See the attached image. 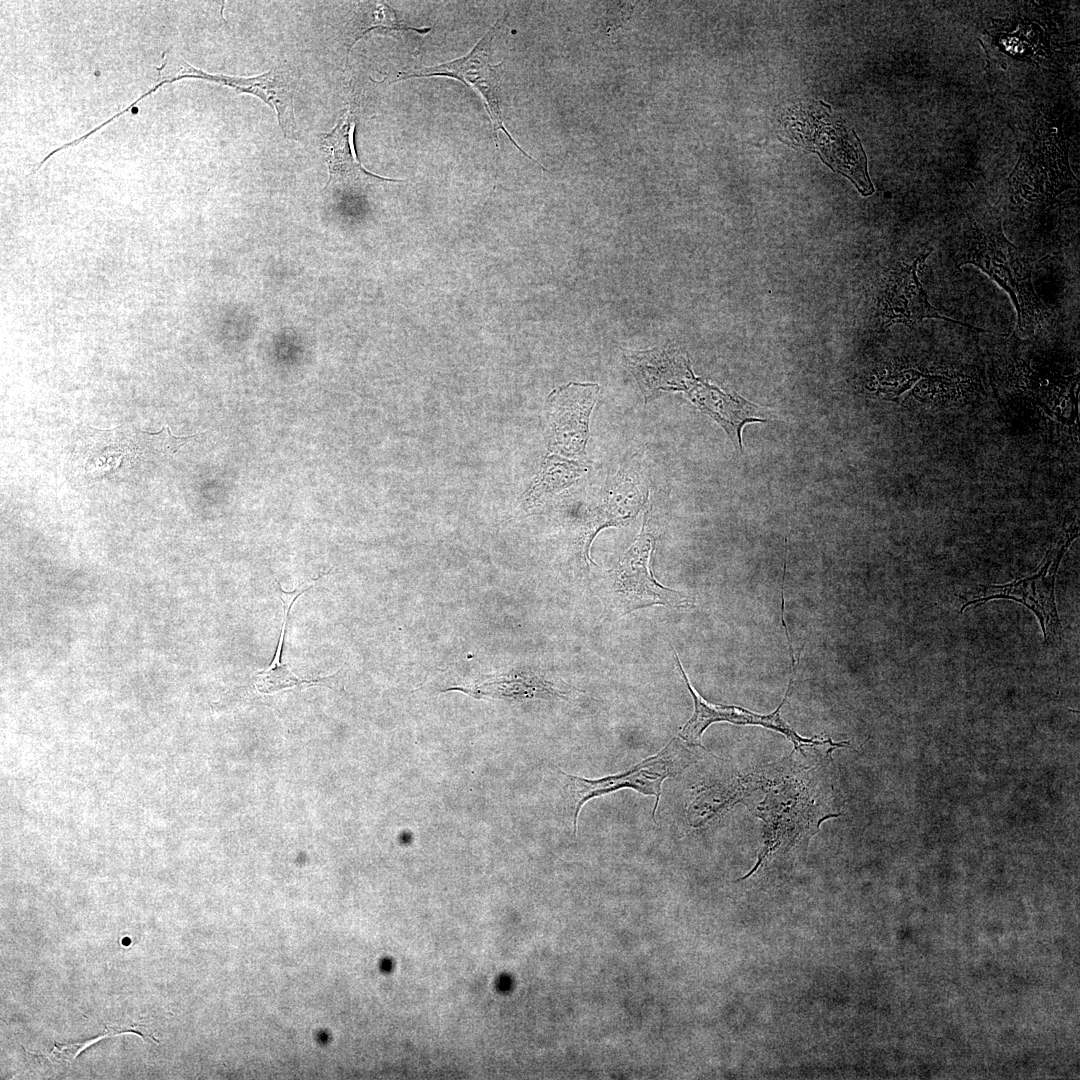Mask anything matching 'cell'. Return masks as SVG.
<instances>
[{"mask_svg": "<svg viewBox=\"0 0 1080 1080\" xmlns=\"http://www.w3.org/2000/svg\"><path fill=\"white\" fill-rule=\"evenodd\" d=\"M784 126L790 138L816 152L832 170L847 177L863 196L874 193L867 157L858 136L841 121L831 118L824 107H796L784 117Z\"/></svg>", "mask_w": 1080, "mask_h": 1080, "instance_id": "3957f363", "label": "cell"}, {"mask_svg": "<svg viewBox=\"0 0 1080 1080\" xmlns=\"http://www.w3.org/2000/svg\"><path fill=\"white\" fill-rule=\"evenodd\" d=\"M682 750L676 743V739H673L656 755L643 760L632 769L600 779L590 780L562 772L569 779L573 834L577 833L578 815L586 802L623 788H631L644 795H653L655 804L652 817L655 820L663 781L687 764L685 760L680 759Z\"/></svg>", "mask_w": 1080, "mask_h": 1080, "instance_id": "8992f818", "label": "cell"}, {"mask_svg": "<svg viewBox=\"0 0 1080 1080\" xmlns=\"http://www.w3.org/2000/svg\"><path fill=\"white\" fill-rule=\"evenodd\" d=\"M649 487L645 478L642 453L626 454L615 475L608 478L599 504L591 512L580 538L585 563L590 557L593 540L600 531L620 527L633 521L648 502Z\"/></svg>", "mask_w": 1080, "mask_h": 1080, "instance_id": "52a82bcc", "label": "cell"}, {"mask_svg": "<svg viewBox=\"0 0 1080 1080\" xmlns=\"http://www.w3.org/2000/svg\"><path fill=\"white\" fill-rule=\"evenodd\" d=\"M677 391L685 392L698 409L715 420L738 451L742 450L741 433L744 425L765 422L771 418L764 409L744 398L728 394L694 377L691 368L684 374Z\"/></svg>", "mask_w": 1080, "mask_h": 1080, "instance_id": "8fae6325", "label": "cell"}, {"mask_svg": "<svg viewBox=\"0 0 1080 1080\" xmlns=\"http://www.w3.org/2000/svg\"><path fill=\"white\" fill-rule=\"evenodd\" d=\"M587 463L589 462L581 459L556 455L545 457L537 478L525 495L527 505L542 504L552 495L584 478L590 471Z\"/></svg>", "mask_w": 1080, "mask_h": 1080, "instance_id": "9a60e30c", "label": "cell"}, {"mask_svg": "<svg viewBox=\"0 0 1080 1080\" xmlns=\"http://www.w3.org/2000/svg\"><path fill=\"white\" fill-rule=\"evenodd\" d=\"M315 582H316V580L313 583H309V584L304 583L302 587H300V588H298V589H296L294 591H291V592L284 591L281 588V585L277 582L278 595H279V597H280V599H281V601L283 603V607H284V621H283V626H282V630H281V634H280L279 643H278V646H277V649H276V652L274 654V658H273L272 662L270 663L269 667L266 670L262 671L261 673H259L256 676L255 685H256V688L258 689V691L268 694V693H273V692H276V691H279V690H282V689H285V688H292V687H295V686H302V685H306V686L309 685L310 686V685L321 684V683L324 682V680L327 679V678L300 679V678L296 677L288 669V667L285 664H282V662H281V660H282V652H283V648H284V637H285V633H286V627H287V621H288V618H289L290 609L293 606V604L295 603V601L298 599V597H300L302 594H304L306 591H308L310 588H312L314 586Z\"/></svg>", "mask_w": 1080, "mask_h": 1080, "instance_id": "2e32d148", "label": "cell"}, {"mask_svg": "<svg viewBox=\"0 0 1080 1080\" xmlns=\"http://www.w3.org/2000/svg\"><path fill=\"white\" fill-rule=\"evenodd\" d=\"M502 18L498 19L491 29L476 43L466 55L436 66L422 67L420 69H408L401 71L394 81L445 76L461 81L463 84L474 88L481 94L493 125L495 144L498 146L499 130L503 131L513 145L533 162L546 170L536 159L525 152L514 140L504 126L501 111V87L500 67L502 63L493 65L491 59V44L500 27Z\"/></svg>", "mask_w": 1080, "mask_h": 1080, "instance_id": "5b68a950", "label": "cell"}, {"mask_svg": "<svg viewBox=\"0 0 1080 1080\" xmlns=\"http://www.w3.org/2000/svg\"><path fill=\"white\" fill-rule=\"evenodd\" d=\"M184 78L202 79L228 86L238 92L255 95L275 110L278 123L285 137L297 139L293 109V88L285 73L272 69L256 77H235L208 73L183 60L178 73L163 78L157 84H154L147 91V94L150 95L166 83H172Z\"/></svg>", "mask_w": 1080, "mask_h": 1080, "instance_id": "30bf717a", "label": "cell"}, {"mask_svg": "<svg viewBox=\"0 0 1080 1080\" xmlns=\"http://www.w3.org/2000/svg\"><path fill=\"white\" fill-rule=\"evenodd\" d=\"M599 391L596 383L571 382L550 394L546 416L552 449L572 459L586 455L590 417Z\"/></svg>", "mask_w": 1080, "mask_h": 1080, "instance_id": "ba28073f", "label": "cell"}, {"mask_svg": "<svg viewBox=\"0 0 1080 1080\" xmlns=\"http://www.w3.org/2000/svg\"><path fill=\"white\" fill-rule=\"evenodd\" d=\"M929 252L922 253L914 262L902 268L897 274L887 296V316L889 322H902L913 325L925 318H937L971 327L965 323L941 315L928 301L927 295L917 275L918 265L925 260Z\"/></svg>", "mask_w": 1080, "mask_h": 1080, "instance_id": "5bb4252c", "label": "cell"}, {"mask_svg": "<svg viewBox=\"0 0 1080 1080\" xmlns=\"http://www.w3.org/2000/svg\"><path fill=\"white\" fill-rule=\"evenodd\" d=\"M674 658L677 663L678 669L685 681V684L690 692L694 702V712L691 718L684 724L680 730V737L687 743L704 748L701 739L704 731L710 724L716 722H728L735 725H752L763 726L768 729H772L776 732L783 734L794 745V750H801L808 745H824L833 744L829 738L827 740H817L814 738H804L800 736L786 721L783 720L780 714V710L787 700L788 694L792 688L793 678H791L785 696L779 706L770 714L762 715L734 705H723L710 703L705 700L691 685L687 674L685 673L678 654L675 650ZM705 749V748H704Z\"/></svg>", "mask_w": 1080, "mask_h": 1080, "instance_id": "9c48e42d", "label": "cell"}, {"mask_svg": "<svg viewBox=\"0 0 1080 1080\" xmlns=\"http://www.w3.org/2000/svg\"><path fill=\"white\" fill-rule=\"evenodd\" d=\"M350 27L351 41L347 49L346 62H348L349 53L355 43L372 30L388 32L412 30L422 35L431 31V27L417 28L406 24L398 18L395 10L385 2L371 1L361 4Z\"/></svg>", "mask_w": 1080, "mask_h": 1080, "instance_id": "e0dca14e", "label": "cell"}, {"mask_svg": "<svg viewBox=\"0 0 1080 1080\" xmlns=\"http://www.w3.org/2000/svg\"><path fill=\"white\" fill-rule=\"evenodd\" d=\"M141 433L148 437L149 443L153 449L164 455L175 454L191 438L196 436H175L171 433L168 426H164L159 432L150 433L142 431Z\"/></svg>", "mask_w": 1080, "mask_h": 1080, "instance_id": "ac0fdd59", "label": "cell"}, {"mask_svg": "<svg viewBox=\"0 0 1080 1080\" xmlns=\"http://www.w3.org/2000/svg\"><path fill=\"white\" fill-rule=\"evenodd\" d=\"M957 265L972 264L981 269L1011 297L1017 312V327L1031 333L1043 319V305L1035 292L1031 268L1018 249L1008 241L999 219L976 222L965 233Z\"/></svg>", "mask_w": 1080, "mask_h": 1080, "instance_id": "7a4b0ae2", "label": "cell"}, {"mask_svg": "<svg viewBox=\"0 0 1080 1080\" xmlns=\"http://www.w3.org/2000/svg\"><path fill=\"white\" fill-rule=\"evenodd\" d=\"M1077 534L1078 528L1068 531L1064 539L1047 552L1043 562L1033 573L1003 585H979L960 594V612L969 606H978L991 600H1013L1024 605L1037 617L1046 645L1061 640L1062 626L1055 601V582L1061 559Z\"/></svg>", "mask_w": 1080, "mask_h": 1080, "instance_id": "277c9868", "label": "cell"}, {"mask_svg": "<svg viewBox=\"0 0 1080 1080\" xmlns=\"http://www.w3.org/2000/svg\"><path fill=\"white\" fill-rule=\"evenodd\" d=\"M656 528L651 508L633 544L607 570L596 584V594L603 603V616L617 620L635 610L662 605L689 609L694 599L681 591L660 584L650 571L649 562L656 545Z\"/></svg>", "mask_w": 1080, "mask_h": 1080, "instance_id": "6da1fadb", "label": "cell"}, {"mask_svg": "<svg viewBox=\"0 0 1080 1080\" xmlns=\"http://www.w3.org/2000/svg\"><path fill=\"white\" fill-rule=\"evenodd\" d=\"M356 122L351 111H346L335 127L321 137V147L327 155L329 181L327 185L341 189L360 188L377 181H396L367 171L356 156L354 131Z\"/></svg>", "mask_w": 1080, "mask_h": 1080, "instance_id": "7c38bea8", "label": "cell"}, {"mask_svg": "<svg viewBox=\"0 0 1080 1080\" xmlns=\"http://www.w3.org/2000/svg\"><path fill=\"white\" fill-rule=\"evenodd\" d=\"M461 691L475 698L483 696L510 699H565L570 690L555 684L543 675L530 670L518 669L506 675L486 680L472 687H453L446 691Z\"/></svg>", "mask_w": 1080, "mask_h": 1080, "instance_id": "4fadbf2b", "label": "cell"}]
</instances>
